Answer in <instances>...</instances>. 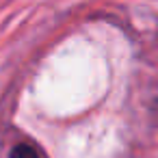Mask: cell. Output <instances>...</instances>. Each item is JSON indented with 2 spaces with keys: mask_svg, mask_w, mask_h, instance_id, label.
<instances>
[{
  "mask_svg": "<svg viewBox=\"0 0 158 158\" xmlns=\"http://www.w3.org/2000/svg\"><path fill=\"white\" fill-rule=\"evenodd\" d=\"M11 158H39V154L31 145H20V147H15L11 152Z\"/></svg>",
  "mask_w": 158,
  "mask_h": 158,
  "instance_id": "cell-1",
  "label": "cell"
}]
</instances>
